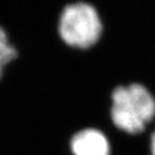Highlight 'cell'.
<instances>
[{
    "mask_svg": "<svg viewBox=\"0 0 155 155\" xmlns=\"http://www.w3.org/2000/svg\"><path fill=\"white\" fill-rule=\"evenodd\" d=\"M155 116V99L143 85L117 86L112 93L111 119L128 134H139Z\"/></svg>",
    "mask_w": 155,
    "mask_h": 155,
    "instance_id": "1",
    "label": "cell"
},
{
    "mask_svg": "<svg viewBox=\"0 0 155 155\" xmlns=\"http://www.w3.org/2000/svg\"><path fill=\"white\" fill-rule=\"evenodd\" d=\"M58 32L69 46L88 48L99 40L102 23L97 10L86 2H75L64 8L59 16Z\"/></svg>",
    "mask_w": 155,
    "mask_h": 155,
    "instance_id": "2",
    "label": "cell"
},
{
    "mask_svg": "<svg viewBox=\"0 0 155 155\" xmlns=\"http://www.w3.org/2000/svg\"><path fill=\"white\" fill-rule=\"evenodd\" d=\"M73 155H110V145L106 136L97 129H83L70 141Z\"/></svg>",
    "mask_w": 155,
    "mask_h": 155,
    "instance_id": "3",
    "label": "cell"
},
{
    "mask_svg": "<svg viewBox=\"0 0 155 155\" xmlns=\"http://www.w3.org/2000/svg\"><path fill=\"white\" fill-rule=\"evenodd\" d=\"M17 57V51L11 45L8 39V35L2 27H0V66L8 65L10 61Z\"/></svg>",
    "mask_w": 155,
    "mask_h": 155,
    "instance_id": "4",
    "label": "cell"
},
{
    "mask_svg": "<svg viewBox=\"0 0 155 155\" xmlns=\"http://www.w3.org/2000/svg\"><path fill=\"white\" fill-rule=\"evenodd\" d=\"M151 152L152 155H155V131L151 136Z\"/></svg>",
    "mask_w": 155,
    "mask_h": 155,
    "instance_id": "5",
    "label": "cell"
},
{
    "mask_svg": "<svg viewBox=\"0 0 155 155\" xmlns=\"http://www.w3.org/2000/svg\"><path fill=\"white\" fill-rule=\"evenodd\" d=\"M1 77H2V67L0 66V79H1Z\"/></svg>",
    "mask_w": 155,
    "mask_h": 155,
    "instance_id": "6",
    "label": "cell"
}]
</instances>
